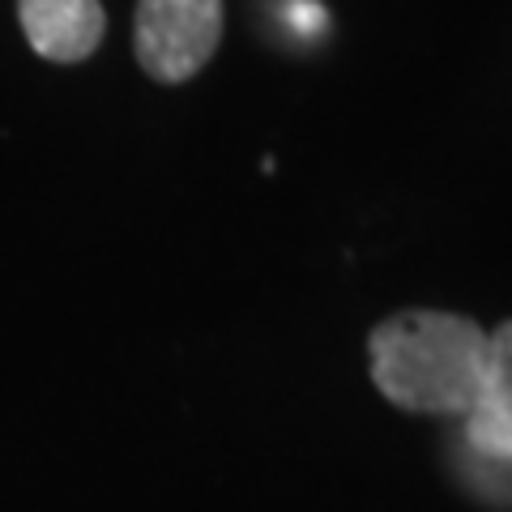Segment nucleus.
<instances>
[{"mask_svg":"<svg viewBox=\"0 0 512 512\" xmlns=\"http://www.w3.org/2000/svg\"><path fill=\"white\" fill-rule=\"evenodd\" d=\"M466 440L491 461H512V320L487 333L483 393L466 414Z\"/></svg>","mask_w":512,"mask_h":512,"instance_id":"4","label":"nucleus"},{"mask_svg":"<svg viewBox=\"0 0 512 512\" xmlns=\"http://www.w3.org/2000/svg\"><path fill=\"white\" fill-rule=\"evenodd\" d=\"M286 18H291L295 30H303V35H316V30H325L329 13L316 5V0H291V9H286Z\"/></svg>","mask_w":512,"mask_h":512,"instance_id":"5","label":"nucleus"},{"mask_svg":"<svg viewBox=\"0 0 512 512\" xmlns=\"http://www.w3.org/2000/svg\"><path fill=\"white\" fill-rule=\"evenodd\" d=\"M222 43V0H137L133 47L154 82L197 77Z\"/></svg>","mask_w":512,"mask_h":512,"instance_id":"2","label":"nucleus"},{"mask_svg":"<svg viewBox=\"0 0 512 512\" xmlns=\"http://www.w3.org/2000/svg\"><path fill=\"white\" fill-rule=\"evenodd\" d=\"M18 13L30 47L56 64H77L94 56L107 30L99 0H18Z\"/></svg>","mask_w":512,"mask_h":512,"instance_id":"3","label":"nucleus"},{"mask_svg":"<svg viewBox=\"0 0 512 512\" xmlns=\"http://www.w3.org/2000/svg\"><path fill=\"white\" fill-rule=\"evenodd\" d=\"M372 384L406 414L466 419L483 393L487 329L444 308H402L367 333Z\"/></svg>","mask_w":512,"mask_h":512,"instance_id":"1","label":"nucleus"}]
</instances>
